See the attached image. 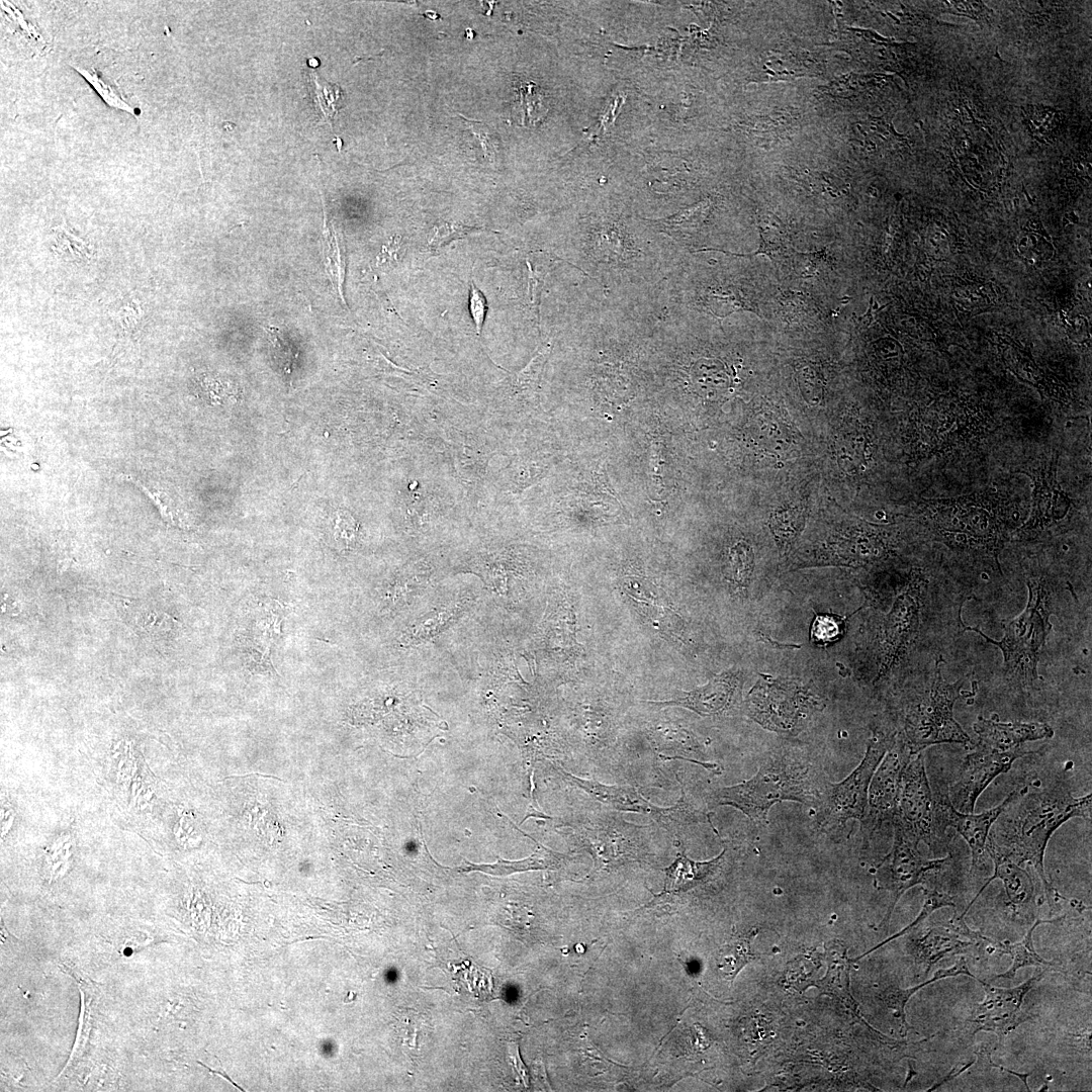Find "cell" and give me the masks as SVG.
Listing matches in <instances>:
<instances>
[{
    "label": "cell",
    "mask_w": 1092,
    "mask_h": 1092,
    "mask_svg": "<svg viewBox=\"0 0 1092 1092\" xmlns=\"http://www.w3.org/2000/svg\"><path fill=\"white\" fill-rule=\"evenodd\" d=\"M1092 796L1076 798L1063 784L1027 793L1022 788L992 825L986 852L993 859L1007 858L1017 864L1030 863L1044 888L1052 905L1063 898L1049 882L1044 872V852L1053 833L1074 817L1090 818Z\"/></svg>",
    "instance_id": "cell-1"
},
{
    "label": "cell",
    "mask_w": 1092,
    "mask_h": 1092,
    "mask_svg": "<svg viewBox=\"0 0 1092 1092\" xmlns=\"http://www.w3.org/2000/svg\"><path fill=\"white\" fill-rule=\"evenodd\" d=\"M826 782L820 779L813 762L803 755L776 751L761 761L751 779L714 791L710 804L731 806L753 823L762 824L777 803L794 801L817 805Z\"/></svg>",
    "instance_id": "cell-2"
},
{
    "label": "cell",
    "mask_w": 1092,
    "mask_h": 1092,
    "mask_svg": "<svg viewBox=\"0 0 1092 1092\" xmlns=\"http://www.w3.org/2000/svg\"><path fill=\"white\" fill-rule=\"evenodd\" d=\"M651 825H637L620 816L589 813L571 825L572 836L594 860L595 872H611L635 862H648Z\"/></svg>",
    "instance_id": "cell-3"
},
{
    "label": "cell",
    "mask_w": 1092,
    "mask_h": 1092,
    "mask_svg": "<svg viewBox=\"0 0 1092 1092\" xmlns=\"http://www.w3.org/2000/svg\"><path fill=\"white\" fill-rule=\"evenodd\" d=\"M962 686L963 681L948 684L943 679L938 661L931 686L909 705L905 715L904 742L913 755L934 744L971 741L953 718Z\"/></svg>",
    "instance_id": "cell-4"
},
{
    "label": "cell",
    "mask_w": 1092,
    "mask_h": 1092,
    "mask_svg": "<svg viewBox=\"0 0 1092 1092\" xmlns=\"http://www.w3.org/2000/svg\"><path fill=\"white\" fill-rule=\"evenodd\" d=\"M895 740L894 735L887 736L875 730L860 763L840 783L826 782L816 805V823L820 830L835 832L850 819L862 822L872 777Z\"/></svg>",
    "instance_id": "cell-5"
},
{
    "label": "cell",
    "mask_w": 1092,
    "mask_h": 1092,
    "mask_svg": "<svg viewBox=\"0 0 1092 1092\" xmlns=\"http://www.w3.org/2000/svg\"><path fill=\"white\" fill-rule=\"evenodd\" d=\"M563 777L573 786L587 794L593 800L620 812H631L648 816L672 836H677L685 827L698 823L703 814L694 808L684 790L678 801L670 807H659L645 799L635 787L607 785L593 780H585L559 768Z\"/></svg>",
    "instance_id": "cell-6"
},
{
    "label": "cell",
    "mask_w": 1092,
    "mask_h": 1092,
    "mask_svg": "<svg viewBox=\"0 0 1092 1092\" xmlns=\"http://www.w3.org/2000/svg\"><path fill=\"white\" fill-rule=\"evenodd\" d=\"M746 706L748 715L762 727L796 733L807 715L819 709V702L807 688L794 681L761 675L749 692Z\"/></svg>",
    "instance_id": "cell-7"
},
{
    "label": "cell",
    "mask_w": 1092,
    "mask_h": 1092,
    "mask_svg": "<svg viewBox=\"0 0 1092 1092\" xmlns=\"http://www.w3.org/2000/svg\"><path fill=\"white\" fill-rule=\"evenodd\" d=\"M891 822L894 826L893 845L875 874L876 886L892 894L891 904L880 924L881 927L888 925L897 902L908 889L923 883L928 872L941 868L948 860V856L934 859L922 856L918 850L920 840L899 814Z\"/></svg>",
    "instance_id": "cell-8"
},
{
    "label": "cell",
    "mask_w": 1092,
    "mask_h": 1092,
    "mask_svg": "<svg viewBox=\"0 0 1092 1092\" xmlns=\"http://www.w3.org/2000/svg\"><path fill=\"white\" fill-rule=\"evenodd\" d=\"M991 500L979 494L933 500L934 525L947 540L995 551L1000 530Z\"/></svg>",
    "instance_id": "cell-9"
},
{
    "label": "cell",
    "mask_w": 1092,
    "mask_h": 1092,
    "mask_svg": "<svg viewBox=\"0 0 1092 1092\" xmlns=\"http://www.w3.org/2000/svg\"><path fill=\"white\" fill-rule=\"evenodd\" d=\"M1028 587L1029 600L1024 612L1005 626L1006 632L1001 641L990 639L979 629H967L978 632L987 641L999 646L1008 670H1019L1032 680L1036 678L1037 655L1046 635L1048 615L1043 608L1041 585L1028 582Z\"/></svg>",
    "instance_id": "cell-10"
},
{
    "label": "cell",
    "mask_w": 1092,
    "mask_h": 1092,
    "mask_svg": "<svg viewBox=\"0 0 1092 1092\" xmlns=\"http://www.w3.org/2000/svg\"><path fill=\"white\" fill-rule=\"evenodd\" d=\"M1030 753L1019 747L996 751L978 744L966 756L957 781L949 787L950 804L962 813H973L978 798L989 784L997 776L1008 771L1017 758Z\"/></svg>",
    "instance_id": "cell-11"
},
{
    "label": "cell",
    "mask_w": 1092,
    "mask_h": 1092,
    "mask_svg": "<svg viewBox=\"0 0 1092 1092\" xmlns=\"http://www.w3.org/2000/svg\"><path fill=\"white\" fill-rule=\"evenodd\" d=\"M1045 971L1013 988L994 987L978 980L984 988L985 998L974 1005L968 1018L974 1032L989 1031L1003 1037L1022 1022L1031 1019L1032 1016L1021 1009L1023 1000Z\"/></svg>",
    "instance_id": "cell-12"
},
{
    "label": "cell",
    "mask_w": 1092,
    "mask_h": 1092,
    "mask_svg": "<svg viewBox=\"0 0 1092 1092\" xmlns=\"http://www.w3.org/2000/svg\"><path fill=\"white\" fill-rule=\"evenodd\" d=\"M913 755L902 740L894 742L874 772L868 793V808L862 826L874 831L884 821L898 814L904 769Z\"/></svg>",
    "instance_id": "cell-13"
},
{
    "label": "cell",
    "mask_w": 1092,
    "mask_h": 1092,
    "mask_svg": "<svg viewBox=\"0 0 1092 1092\" xmlns=\"http://www.w3.org/2000/svg\"><path fill=\"white\" fill-rule=\"evenodd\" d=\"M910 758L902 777L898 814L920 841L935 845L934 797L921 753Z\"/></svg>",
    "instance_id": "cell-14"
},
{
    "label": "cell",
    "mask_w": 1092,
    "mask_h": 1092,
    "mask_svg": "<svg viewBox=\"0 0 1092 1092\" xmlns=\"http://www.w3.org/2000/svg\"><path fill=\"white\" fill-rule=\"evenodd\" d=\"M1020 791L1013 790L1001 804L980 814L962 813L953 808L948 796L939 794L935 797L933 795L936 830L939 828L942 831V828L952 827L963 836L971 849L972 872L985 864L986 842L990 829Z\"/></svg>",
    "instance_id": "cell-15"
},
{
    "label": "cell",
    "mask_w": 1092,
    "mask_h": 1092,
    "mask_svg": "<svg viewBox=\"0 0 1092 1092\" xmlns=\"http://www.w3.org/2000/svg\"><path fill=\"white\" fill-rule=\"evenodd\" d=\"M994 940L968 927L964 917H953L947 922L926 928L913 945L917 962L925 967V973L941 959L957 954L980 943L992 944Z\"/></svg>",
    "instance_id": "cell-16"
},
{
    "label": "cell",
    "mask_w": 1092,
    "mask_h": 1092,
    "mask_svg": "<svg viewBox=\"0 0 1092 1092\" xmlns=\"http://www.w3.org/2000/svg\"><path fill=\"white\" fill-rule=\"evenodd\" d=\"M739 688L737 674L725 672L712 677L708 684L682 697L661 702H649L658 706H677L692 710L701 716H716L727 712L735 702Z\"/></svg>",
    "instance_id": "cell-17"
},
{
    "label": "cell",
    "mask_w": 1092,
    "mask_h": 1092,
    "mask_svg": "<svg viewBox=\"0 0 1092 1092\" xmlns=\"http://www.w3.org/2000/svg\"><path fill=\"white\" fill-rule=\"evenodd\" d=\"M974 730L980 738L979 745L996 751H1008L1018 748L1027 741L1051 738L1054 730L1045 723L998 721L997 715L985 719L979 717Z\"/></svg>",
    "instance_id": "cell-18"
},
{
    "label": "cell",
    "mask_w": 1092,
    "mask_h": 1092,
    "mask_svg": "<svg viewBox=\"0 0 1092 1092\" xmlns=\"http://www.w3.org/2000/svg\"><path fill=\"white\" fill-rule=\"evenodd\" d=\"M918 622V606L907 593L900 595L888 614L884 626L883 660L880 675L893 664L915 631Z\"/></svg>",
    "instance_id": "cell-19"
},
{
    "label": "cell",
    "mask_w": 1092,
    "mask_h": 1092,
    "mask_svg": "<svg viewBox=\"0 0 1092 1092\" xmlns=\"http://www.w3.org/2000/svg\"><path fill=\"white\" fill-rule=\"evenodd\" d=\"M727 852L728 846H725L716 857L707 861H697L690 858L680 847L675 859L663 869L665 878L661 894L686 893L710 882L723 867Z\"/></svg>",
    "instance_id": "cell-20"
},
{
    "label": "cell",
    "mask_w": 1092,
    "mask_h": 1092,
    "mask_svg": "<svg viewBox=\"0 0 1092 1092\" xmlns=\"http://www.w3.org/2000/svg\"><path fill=\"white\" fill-rule=\"evenodd\" d=\"M824 947L827 971L825 976L820 979L815 986H817L823 993L832 995L842 1001L862 1024H864L870 1030L875 1031V1029L872 1028L869 1024H867V1022L860 1017L858 1013V1005L850 993V960L847 957L846 947L838 940H830L828 942H825Z\"/></svg>",
    "instance_id": "cell-21"
},
{
    "label": "cell",
    "mask_w": 1092,
    "mask_h": 1092,
    "mask_svg": "<svg viewBox=\"0 0 1092 1092\" xmlns=\"http://www.w3.org/2000/svg\"><path fill=\"white\" fill-rule=\"evenodd\" d=\"M1055 463L1036 475L1033 507L1027 529L1050 526L1062 519L1070 507L1067 495L1055 479Z\"/></svg>",
    "instance_id": "cell-22"
},
{
    "label": "cell",
    "mask_w": 1092,
    "mask_h": 1092,
    "mask_svg": "<svg viewBox=\"0 0 1092 1092\" xmlns=\"http://www.w3.org/2000/svg\"><path fill=\"white\" fill-rule=\"evenodd\" d=\"M994 873L982 886L978 894L973 898L964 912L960 915L965 917L983 891L989 884L999 879L1002 881L1009 902L1015 906H1021L1030 902L1033 898V883L1028 873L1016 862L1007 858L993 859Z\"/></svg>",
    "instance_id": "cell-23"
},
{
    "label": "cell",
    "mask_w": 1092,
    "mask_h": 1092,
    "mask_svg": "<svg viewBox=\"0 0 1092 1092\" xmlns=\"http://www.w3.org/2000/svg\"><path fill=\"white\" fill-rule=\"evenodd\" d=\"M1064 917L1065 915L1054 919H1037L1027 931L1025 936L1018 942L1011 943L1009 941H993V943L991 944L993 948L996 949L999 954H1009L1012 958V965L1006 972L994 976L990 981H995L997 979H1013L1016 972L1024 967L1035 966L1045 967L1046 969L1056 968L1057 965L1055 963L1048 962L1039 954H1037L1033 946L1032 934L1039 924L1056 923Z\"/></svg>",
    "instance_id": "cell-24"
},
{
    "label": "cell",
    "mask_w": 1092,
    "mask_h": 1092,
    "mask_svg": "<svg viewBox=\"0 0 1092 1092\" xmlns=\"http://www.w3.org/2000/svg\"><path fill=\"white\" fill-rule=\"evenodd\" d=\"M960 975L969 976L975 980H978L975 975L970 972L965 958L962 957L950 968L938 970L931 979L923 982L922 984L908 989H900L896 986H891L884 990L882 994V1000L886 1004V1006L893 1011L894 1015L899 1019L903 1036H906L909 1030V1025L906 1021L905 1006L910 997L924 986H927L938 980Z\"/></svg>",
    "instance_id": "cell-25"
},
{
    "label": "cell",
    "mask_w": 1092,
    "mask_h": 1092,
    "mask_svg": "<svg viewBox=\"0 0 1092 1092\" xmlns=\"http://www.w3.org/2000/svg\"><path fill=\"white\" fill-rule=\"evenodd\" d=\"M566 855L552 851L540 845L530 856L517 861L497 860L493 864H473L467 862V871H480L490 875L505 876L513 873L558 869L566 859Z\"/></svg>",
    "instance_id": "cell-26"
},
{
    "label": "cell",
    "mask_w": 1092,
    "mask_h": 1092,
    "mask_svg": "<svg viewBox=\"0 0 1092 1092\" xmlns=\"http://www.w3.org/2000/svg\"><path fill=\"white\" fill-rule=\"evenodd\" d=\"M756 934L757 929H752L719 948L716 967L725 979L732 982L744 966L758 958L750 947Z\"/></svg>",
    "instance_id": "cell-27"
},
{
    "label": "cell",
    "mask_w": 1092,
    "mask_h": 1092,
    "mask_svg": "<svg viewBox=\"0 0 1092 1092\" xmlns=\"http://www.w3.org/2000/svg\"><path fill=\"white\" fill-rule=\"evenodd\" d=\"M306 76L307 89L314 108L320 115L332 124V120L339 111V103L343 98V91L337 84H331L322 78L313 67L303 70Z\"/></svg>",
    "instance_id": "cell-28"
},
{
    "label": "cell",
    "mask_w": 1092,
    "mask_h": 1092,
    "mask_svg": "<svg viewBox=\"0 0 1092 1092\" xmlns=\"http://www.w3.org/2000/svg\"><path fill=\"white\" fill-rule=\"evenodd\" d=\"M708 207V202L702 201L693 206L680 209L672 215L659 219L645 220L656 231L664 233L672 239H679L699 228L706 215Z\"/></svg>",
    "instance_id": "cell-29"
},
{
    "label": "cell",
    "mask_w": 1092,
    "mask_h": 1092,
    "mask_svg": "<svg viewBox=\"0 0 1092 1092\" xmlns=\"http://www.w3.org/2000/svg\"><path fill=\"white\" fill-rule=\"evenodd\" d=\"M705 303L709 310L722 318L734 311L741 310H749L758 314L740 290L732 286L710 289L706 293Z\"/></svg>",
    "instance_id": "cell-30"
},
{
    "label": "cell",
    "mask_w": 1092,
    "mask_h": 1092,
    "mask_svg": "<svg viewBox=\"0 0 1092 1092\" xmlns=\"http://www.w3.org/2000/svg\"><path fill=\"white\" fill-rule=\"evenodd\" d=\"M757 226H758V230H759L760 243H759L758 249L755 252H753L752 254L742 255V254H735V253H732V252H728V251H724V250H717V249H703V250H699L697 252H700V251H719V252H723L725 254H730V255H734V256H744V257H750V256H755V255H758V254H764V255H767L772 260H775V259L779 258L780 256H782L787 250V241H786L783 233L780 232V231L777 232L776 229H774L771 226H770V229L768 226H765L764 223L761 220L758 221Z\"/></svg>",
    "instance_id": "cell-31"
},
{
    "label": "cell",
    "mask_w": 1092,
    "mask_h": 1092,
    "mask_svg": "<svg viewBox=\"0 0 1092 1092\" xmlns=\"http://www.w3.org/2000/svg\"><path fill=\"white\" fill-rule=\"evenodd\" d=\"M729 557L733 581L740 592H744L749 584L753 568L751 548L746 543L739 542L731 548Z\"/></svg>",
    "instance_id": "cell-32"
},
{
    "label": "cell",
    "mask_w": 1092,
    "mask_h": 1092,
    "mask_svg": "<svg viewBox=\"0 0 1092 1092\" xmlns=\"http://www.w3.org/2000/svg\"><path fill=\"white\" fill-rule=\"evenodd\" d=\"M551 344L547 343L543 345L528 365L521 370L515 379V386L518 390L527 392L534 391L539 384L540 377L544 368V365L551 352Z\"/></svg>",
    "instance_id": "cell-33"
},
{
    "label": "cell",
    "mask_w": 1092,
    "mask_h": 1092,
    "mask_svg": "<svg viewBox=\"0 0 1092 1092\" xmlns=\"http://www.w3.org/2000/svg\"><path fill=\"white\" fill-rule=\"evenodd\" d=\"M923 891H924V903H923L922 909H921L919 915L916 917V919L911 924H909L907 927H905L902 931H900L899 933H897L896 935H894L892 937H889L887 940H885L884 942L877 945L871 951H873L876 948L880 947L884 943H886V942H888V941H890V940L904 934L909 929L914 928L915 926L919 925L932 912H934L936 909H939V908H942V907H950V906L953 907L954 906L953 898L950 895L946 894V893L939 892V891H937L935 889H928V888H923Z\"/></svg>",
    "instance_id": "cell-34"
},
{
    "label": "cell",
    "mask_w": 1092,
    "mask_h": 1092,
    "mask_svg": "<svg viewBox=\"0 0 1092 1092\" xmlns=\"http://www.w3.org/2000/svg\"><path fill=\"white\" fill-rule=\"evenodd\" d=\"M843 619L833 615H818L811 627V639L818 644H827L839 639L843 633Z\"/></svg>",
    "instance_id": "cell-35"
},
{
    "label": "cell",
    "mask_w": 1092,
    "mask_h": 1092,
    "mask_svg": "<svg viewBox=\"0 0 1092 1092\" xmlns=\"http://www.w3.org/2000/svg\"><path fill=\"white\" fill-rule=\"evenodd\" d=\"M460 117L480 142L484 157L493 161L499 142L496 132L483 122L470 120L462 115H460Z\"/></svg>",
    "instance_id": "cell-36"
},
{
    "label": "cell",
    "mask_w": 1092,
    "mask_h": 1092,
    "mask_svg": "<svg viewBox=\"0 0 1092 1092\" xmlns=\"http://www.w3.org/2000/svg\"><path fill=\"white\" fill-rule=\"evenodd\" d=\"M75 69L78 72H80L87 79V81L90 84H92V86L95 88V90L99 93V95L103 98V100L108 105H110L112 107H115V108L125 110V111H127V112H129L131 114L134 113L133 108L130 107L127 103H125V101H123L116 94V92L111 89V87L109 85L105 84L100 78H98V76L95 74V72L85 70V69H80V68H77V67Z\"/></svg>",
    "instance_id": "cell-37"
},
{
    "label": "cell",
    "mask_w": 1092,
    "mask_h": 1092,
    "mask_svg": "<svg viewBox=\"0 0 1092 1092\" xmlns=\"http://www.w3.org/2000/svg\"><path fill=\"white\" fill-rule=\"evenodd\" d=\"M481 230L480 228L468 226L458 223L445 222L437 226L429 243L431 249L437 250L453 240H457Z\"/></svg>",
    "instance_id": "cell-38"
},
{
    "label": "cell",
    "mask_w": 1092,
    "mask_h": 1092,
    "mask_svg": "<svg viewBox=\"0 0 1092 1092\" xmlns=\"http://www.w3.org/2000/svg\"><path fill=\"white\" fill-rule=\"evenodd\" d=\"M803 522L804 519L799 513L787 512L784 516L780 515L771 522V529L781 543H787L798 534Z\"/></svg>",
    "instance_id": "cell-39"
},
{
    "label": "cell",
    "mask_w": 1092,
    "mask_h": 1092,
    "mask_svg": "<svg viewBox=\"0 0 1092 1092\" xmlns=\"http://www.w3.org/2000/svg\"><path fill=\"white\" fill-rule=\"evenodd\" d=\"M1019 250L1030 260H1046L1054 252L1053 246L1037 236H1026L1019 243Z\"/></svg>",
    "instance_id": "cell-40"
},
{
    "label": "cell",
    "mask_w": 1092,
    "mask_h": 1092,
    "mask_svg": "<svg viewBox=\"0 0 1092 1092\" xmlns=\"http://www.w3.org/2000/svg\"><path fill=\"white\" fill-rule=\"evenodd\" d=\"M527 267L529 271L528 290L530 305L533 313L536 316V322H540V299L541 291L544 281L545 272L541 269H537L533 263L527 260Z\"/></svg>",
    "instance_id": "cell-41"
},
{
    "label": "cell",
    "mask_w": 1092,
    "mask_h": 1092,
    "mask_svg": "<svg viewBox=\"0 0 1092 1092\" xmlns=\"http://www.w3.org/2000/svg\"><path fill=\"white\" fill-rule=\"evenodd\" d=\"M469 309L475 324L476 332L480 335L486 313V300L482 292L470 281Z\"/></svg>",
    "instance_id": "cell-42"
},
{
    "label": "cell",
    "mask_w": 1092,
    "mask_h": 1092,
    "mask_svg": "<svg viewBox=\"0 0 1092 1092\" xmlns=\"http://www.w3.org/2000/svg\"><path fill=\"white\" fill-rule=\"evenodd\" d=\"M355 535L354 520L351 516H346V513L341 516L338 515L336 521V538H343L346 540V544L351 542Z\"/></svg>",
    "instance_id": "cell-43"
},
{
    "label": "cell",
    "mask_w": 1092,
    "mask_h": 1092,
    "mask_svg": "<svg viewBox=\"0 0 1092 1092\" xmlns=\"http://www.w3.org/2000/svg\"><path fill=\"white\" fill-rule=\"evenodd\" d=\"M660 460H661L660 446L658 445V443H654L652 445V454H651L650 466H651L652 471H653L652 472L653 480H654L655 485H656V487L658 489L660 487H662L661 468H660L662 462Z\"/></svg>",
    "instance_id": "cell-44"
},
{
    "label": "cell",
    "mask_w": 1092,
    "mask_h": 1092,
    "mask_svg": "<svg viewBox=\"0 0 1092 1092\" xmlns=\"http://www.w3.org/2000/svg\"><path fill=\"white\" fill-rule=\"evenodd\" d=\"M430 14H431V11H430V12H428V13H425L424 15H425V16H427V17H431V15H430ZM435 18H440V15H438V14H437V15H434L433 19H435Z\"/></svg>",
    "instance_id": "cell-45"
}]
</instances>
